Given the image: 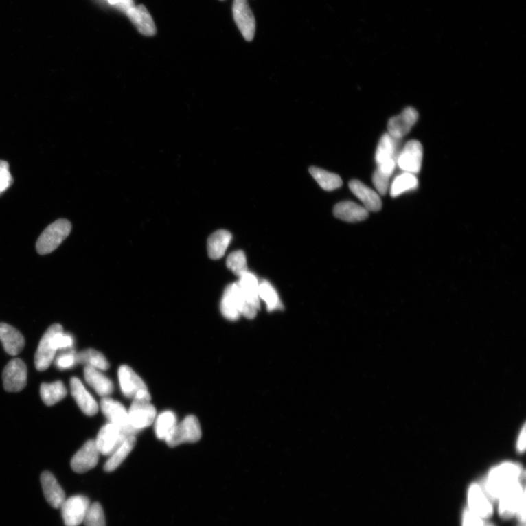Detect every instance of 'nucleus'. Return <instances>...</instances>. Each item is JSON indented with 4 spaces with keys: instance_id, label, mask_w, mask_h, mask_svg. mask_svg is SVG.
<instances>
[{
    "instance_id": "f257e3e1",
    "label": "nucleus",
    "mask_w": 526,
    "mask_h": 526,
    "mask_svg": "<svg viewBox=\"0 0 526 526\" xmlns=\"http://www.w3.org/2000/svg\"><path fill=\"white\" fill-rule=\"evenodd\" d=\"M524 479L520 466L505 463L490 472L483 489L490 500H499L505 491Z\"/></svg>"
},
{
    "instance_id": "f03ea898",
    "label": "nucleus",
    "mask_w": 526,
    "mask_h": 526,
    "mask_svg": "<svg viewBox=\"0 0 526 526\" xmlns=\"http://www.w3.org/2000/svg\"><path fill=\"white\" fill-rule=\"evenodd\" d=\"M71 230V223L67 220H58L51 224L45 228L38 240V253L42 255L52 253L69 236Z\"/></svg>"
},
{
    "instance_id": "7ed1b4c3",
    "label": "nucleus",
    "mask_w": 526,
    "mask_h": 526,
    "mask_svg": "<svg viewBox=\"0 0 526 526\" xmlns=\"http://www.w3.org/2000/svg\"><path fill=\"white\" fill-rule=\"evenodd\" d=\"M122 394L133 401L151 402V395L146 385L128 365H123L118 371Z\"/></svg>"
},
{
    "instance_id": "20e7f679",
    "label": "nucleus",
    "mask_w": 526,
    "mask_h": 526,
    "mask_svg": "<svg viewBox=\"0 0 526 526\" xmlns=\"http://www.w3.org/2000/svg\"><path fill=\"white\" fill-rule=\"evenodd\" d=\"M400 141L401 140L396 139L391 135L385 133L377 146L375 155L376 170L388 176H392L397 165Z\"/></svg>"
},
{
    "instance_id": "39448f33",
    "label": "nucleus",
    "mask_w": 526,
    "mask_h": 526,
    "mask_svg": "<svg viewBox=\"0 0 526 526\" xmlns=\"http://www.w3.org/2000/svg\"><path fill=\"white\" fill-rule=\"evenodd\" d=\"M202 437V431L198 419L189 415L177 425L165 440L170 448H175L184 443L198 442Z\"/></svg>"
},
{
    "instance_id": "423d86ee",
    "label": "nucleus",
    "mask_w": 526,
    "mask_h": 526,
    "mask_svg": "<svg viewBox=\"0 0 526 526\" xmlns=\"http://www.w3.org/2000/svg\"><path fill=\"white\" fill-rule=\"evenodd\" d=\"M62 330L63 328L61 325L54 324L45 331L35 356V365L38 371L47 370L54 361L57 352L55 337Z\"/></svg>"
},
{
    "instance_id": "0eeeda50",
    "label": "nucleus",
    "mask_w": 526,
    "mask_h": 526,
    "mask_svg": "<svg viewBox=\"0 0 526 526\" xmlns=\"http://www.w3.org/2000/svg\"><path fill=\"white\" fill-rule=\"evenodd\" d=\"M102 413L111 424L121 428L128 436H135L136 433L130 426L128 411L119 402L109 397H104L100 402Z\"/></svg>"
},
{
    "instance_id": "6e6552de",
    "label": "nucleus",
    "mask_w": 526,
    "mask_h": 526,
    "mask_svg": "<svg viewBox=\"0 0 526 526\" xmlns=\"http://www.w3.org/2000/svg\"><path fill=\"white\" fill-rule=\"evenodd\" d=\"M90 505L89 499L84 496L66 499L60 507L66 526H79L83 523Z\"/></svg>"
},
{
    "instance_id": "1a4fd4ad",
    "label": "nucleus",
    "mask_w": 526,
    "mask_h": 526,
    "mask_svg": "<svg viewBox=\"0 0 526 526\" xmlns=\"http://www.w3.org/2000/svg\"><path fill=\"white\" fill-rule=\"evenodd\" d=\"M499 512L503 519L516 516L520 507L525 502V489L521 481L514 484L499 499Z\"/></svg>"
},
{
    "instance_id": "9d476101",
    "label": "nucleus",
    "mask_w": 526,
    "mask_h": 526,
    "mask_svg": "<svg viewBox=\"0 0 526 526\" xmlns=\"http://www.w3.org/2000/svg\"><path fill=\"white\" fill-rule=\"evenodd\" d=\"M3 380L6 391H21L27 382V368L25 363L19 358L10 361L3 371Z\"/></svg>"
},
{
    "instance_id": "9b49d317",
    "label": "nucleus",
    "mask_w": 526,
    "mask_h": 526,
    "mask_svg": "<svg viewBox=\"0 0 526 526\" xmlns=\"http://www.w3.org/2000/svg\"><path fill=\"white\" fill-rule=\"evenodd\" d=\"M128 416L130 427L138 433L153 424L157 410L151 402L133 401L128 410Z\"/></svg>"
},
{
    "instance_id": "f8f14e48",
    "label": "nucleus",
    "mask_w": 526,
    "mask_h": 526,
    "mask_svg": "<svg viewBox=\"0 0 526 526\" xmlns=\"http://www.w3.org/2000/svg\"><path fill=\"white\" fill-rule=\"evenodd\" d=\"M423 148L416 140L409 141L397 157V165L404 172L416 175L420 171Z\"/></svg>"
},
{
    "instance_id": "ddd939ff",
    "label": "nucleus",
    "mask_w": 526,
    "mask_h": 526,
    "mask_svg": "<svg viewBox=\"0 0 526 526\" xmlns=\"http://www.w3.org/2000/svg\"><path fill=\"white\" fill-rule=\"evenodd\" d=\"M128 437L121 428L108 422L100 430L95 441L100 454L110 456Z\"/></svg>"
},
{
    "instance_id": "4468645a",
    "label": "nucleus",
    "mask_w": 526,
    "mask_h": 526,
    "mask_svg": "<svg viewBox=\"0 0 526 526\" xmlns=\"http://www.w3.org/2000/svg\"><path fill=\"white\" fill-rule=\"evenodd\" d=\"M234 20L244 39L253 41L255 37L256 22L247 0H234L233 6Z\"/></svg>"
},
{
    "instance_id": "2eb2a0df",
    "label": "nucleus",
    "mask_w": 526,
    "mask_h": 526,
    "mask_svg": "<svg viewBox=\"0 0 526 526\" xmlns=\"http://www.w3.org/2000/svg\"><path fill=\"white\" fill-rule=\"evenodd\" d=\"M244 298L237 283L228 285L220 304L222 315L231 321H236L241 316Z\"/></svg>"
},
{
    "instance_id": "dca6fc26",
    "label": "nucleus",
    "mask_w": 526,
    "mask_h": 526,
    "mask_svg": "<svg viewBox=\"0 0 526 526\" xmlns=\"http://www.w3.org/2000/svg\"><path fill=\"white\" fill-rule=\"evenodd\" d=\"M99 456L100 453L95 441L89 440L73 457L72 470L78 474H83L93 470L98 463Z\"/></svg>"
},
{
    "instance_id": "f3484780",
    "label": "nucleus",
    "mask_w": 526,
    "mask_h": 526,
    "mask_svg": "<svg viewBox=\"0 0 526 526\" xmlns=\"http://www.w3.org/2000/svg\"><path fill=\"white\" fill-rule=\"evenodd\" d=\"M418 117L419 114L415 108H406L401 114L389 120L387 133L396 139L402 140L414 127Z\"/></svg>"
},
{
    "instance_id": "a211bd4d",
    "label": "nucleus",
    "mask_w": 526,
    "mask_h": 526,
    "mask_svg": "<svg viewBox=\"0 0 526 526\" xmlns=\"http://www.w3.org/2000/svg\"><path fill=\"white\" fill-rule=\"evenodd\" d=\"M477 516L488 519L493 516L494 508L483 488L473 484L468 491V508Z\"/></svg>"
},
{
    "instance_id": "6ab92c4d",
    "label": "nucleus",
    "mask_w": 526,
    "mask_h": 526,
    "mask_svg": "<svg viewBox=\"0 0 526 526\" xmlns=\"http://www.w3.org/2000/svg\"><path fill=\"white\" fill-rule=\"evenodd\" d=\"M71 390L76 404L86 415L94 416L98 413L99 405L96 400L77 377H72L71 380Z\"/></svg>"
},
{
    "instance_id": "aec40b11",
    "label": "nucleus",
    "mask_w": 526,
    "mask_h": 526,
    "mask_svg": "<svg viewBox=\"0 0 526 526\" xmlns=\"http://www.w3.org/2000/svg\"><path fill=\"white\" fill-rule=\"evenodd\" d=\"M41 482L44 496L49 504L55 509L60 508L66 496L55 477L49 472H44L41 474Z\"/></svg>"
},
{
    "instance_id": "412c9836",
    "label": "nucleus",
    "mask_w": 526,
    "mask_h": 526,
    "mask_svg": "<svg viewBox=\"0 0 526 526\" xmlns=\"http://www.w3.org/2000/svg\"><path fill=\"white\" fill-rule=\"evenodd\" d=\"M349 187L352 193L363 203L368 211H378L382 209L379 194L358 180H352Z\"/></svg>"
},
{
    "instance_id": "4be33fe9",
    "label": "nucleus",
    "mask_w": 526,
    "mask_h": 526,
    "mask_svg": "<svg viewBox=\"0 0 526 526\" xmlns=\"http://www.w3.org/2000/svg\"><path fill=\"white\" fill-rule=\"evenodd\" d=\"M0 341L5 352L10 356H16L24 349V336L15 328L5 323H0Z\"/></svg>"
},
{
    "instance_id": "5701e85b",
    "label": "nucleus",
    "mask_w": 526,
    "mask_h": 526,
    "mask_svg": "<svg viewBox=\"0 0 526 526\" xmlns=\"http://www.w3.org/2000/svg\"><path fill=\"white\" fill-rule=\"evenodd\" d=\"M134 26L142 35L153 36L157 29L152 17L144 5L134 6L127 14Z\"/></svg>"
},
{
    "instance_id": "b1692460",
    "label": "nucleus",
    "mask_w": 526,
    "mask_h": 526,
    "mask_svg": "<svg viewBox=\"0 0 526 526\" xmlns=\"http://www.w3.org/2000/svg\"><path fill=\"white\" fill-rule=\"evenodd\" d=\"M334 213L337 218L348 222H361L369 217V211L367 209L352 201H344L336 204Z\"/></svg>"
},
{
    "instance_id": "393cba45",
    "label": "nucleus",
    "mask_w": 526,
    "mask_h": 526,
    "mask_svg": "<svg viewBox=\"0 0 526 526\" xmlns=\"http://www.w3.org/2000/svg\"><path fill=\"white\" fill-rule=\"evenodd\" d=\"M84 373L87 383L93 387L99 396L102 398L108 397L113 393L114 390L113 382L101 371L85 367Z\"/></svg>"
},
{
    "instance_id": "a878e982",
    "label": "nucleus",
    "mask_w": 526,
    "mask_h": 526,
    "mask_svg": "<svg viewBox=\"0 0 526 526\" xmlns=\"http://www.w3.org/2000/svg\"><path fill=\"white\" fill-rule=\"evenodd\" d=\"M244 300L260 310L259 282L253 273L246 272L237 283Z\"/></svg>"
},
{
    "instance_id": "bb28decb",
    "label": "nucleus",
    "mask_w": 526,
    "mask_h": 526,
    "mask_svg": "<svg viewBox=\"0 0 526 526\" xmlns=\"http://www.w3.org/2000/svg\"><path fill=\"white\" fill-rule=\"evenodd\" d=\"M232 235L230 232L220 230L214 232L208 240V254L210 258L218 260L222 258L230 245Z\"/></svg>"
},
{
    "instance_id": "cd10ccee",
    "label": "nucleus",
    "mask_w": 526,
    "mask_h": 526,
    "mask_svg": "<svg viewBox=\"0 0 526 526\" xmlns=\"http://www.w3.org/2000/svg\"><path fill=\"white\" fill-rule=\"evenodd\" d=\"M135 436H130L126 438L119 447L110 455L109 459L104 465V470L107 472L116 470L122 462L127 459V457L135 448Z\"/></svg>"
},
{
    "instance_id": "c85d7f7f",
    "label": "nucleus",
    "mask_w": 526,
    "mask_h": 526,
    "mask_svg": "<svg viewBox=\"0 0 526 526\" xmlns=\"http://www.w3.org/2000/svg\"><path fill=\"white\" fill-rule=\"evenodd\" d=\"M67 394L65 385L62 381L53 383H43L41 386V396L43 403L49 407L55 405L63 400Z\"/></svg>"
},
{
    "instance_id": "c756f323",
    "label": "nucleus",
    "mask_w": 526,
    "mask_h": 526,
    "mask_svg": "<svg viewBox=\"0 0 526 526\" xmlns=\"http://www.w3.org/2000/svg\"><path fill=\"white\" fill-rule=\"evenodd\" d=\"M76 362L99 371H106L110 367L109 362L104 354L93 349L76 353Z\"/></svg>"
},
{
    "instance_id": "7c9ffc66",
    "label": "nucleus",
    "mask_w": 526,
    "mask_h": 526,
    "mask_svg": "<svg viewBox=\"0 0 526 526\" xmlns=\"http://www.w3.org/2000/svg\"><path fill=\"white\" fill-rule=\"evenodd\" d=\"M155 432L158 439L165 440L177 425V418L172 411H165L155 420Z\"/></svg>"
},
{
    "instance_id": "2f4dec72",
    "label": "nucleus",
    "mask_w": 526,
    "mask_h": 526,
    "mask_svg": "<svg viewBox=\"0 0 526 526\" xmlns=\"http://www.w3.org/2000/svg\"><path fill=\"white\" fill-rule=\"evenodd\" d=\"M418 185L419 181L416 175L404 172L394 179L389 190L391 197L397 198L405 192L415 190Z\"/></svg>"
},
{
    "instance_id": "473e14b6",
    "label": "nucleus",
    "mask_w": 526,
    "mask_h": 526,
    "mask_svg": "<svg viewBox=\"0 0 526 526\" xmlns=\"http://www.w3.org/2000/svg\"><path fill=\"white\" fill-rule=\"evenodd\" d=\"M310 172L319 185L326 191H333L342 186V179L337 174L317 167H311Z\"/></svg>"
},
{
    "instance_id": "72a5a7b5",
    "label": "nucleus",
    "mask_w": 526,
    "mask_h": 526,
    "mask_svg": "<svg viewBox=\"0 0 526 526\" xmlns=\"http://www.w3.org/2000/svg\"><path fill=\"white\" fill-rule=\"evenodd\" d=\"M259 297L260 299H261L266 304L268 312L282 310L283 305L279 295L275 288L268 281L264 280L259 283Z\"/></svg>"
},
{
    "instance_id": "f704fd0d",
    "label": "nucleus",
    "mask_w": 526,
    "mask_h": 526,
    "mask_svg": "<svg viewBox=\"0 0 526 526\" xmlns=\"http://www.w3.org/2000/svg\"><path fill=\"white\" fill-rule=\"evenodd\" d=\"M227 266L239 277L247 272V262L244 251H236L229 255L227 260Z\"/></svg>"
},
{
    "instance_id": "c9c22d12",
    "label": "nucleus",
    "mask_w": 526,
    "mask_h": 526,
    "mask_svg": "<svg viewBox=\"0 0 526 526\" xmlns=\"http://www.w3.org/2000/svg\"><path fill=\"white\" fill-rule=\"evenodd\" d=\"M85 526H106L104 510L98 502L91 504L84 523Z\"/></svg>"
},
{
    "instance_id": "e433bc0d",
    "label": "nucleus",
    "mask_w": 526,
    "mask_h": 526,
    "mask_svg": "<svg viewBox=\"0 0 526 526\" xmlns=\"http://www.w3.org/2000/svg\"><path fill=\"white\" fill-rule=\"evenodd\" d=\"M54 360L57 369L60 370L71 369L77 364L76 352L73 350L63 351Z\"/></svg>"
},
{
    "instance_id": "4c0bfd02",
    "label": "nucleus",
    "mask_w": 526,
    "mask_h": 526,
    "mask_svg": "<svg viewBox=\"0 0 526 526\" xmlns=\"http://www.w3.org/2000/svg\"><path fill=\"white\" fill-rule=\"evenodd\" d=\"M391 176H388L379 171L376 170L373 175V184L377 190V193L385 196L387 194L389 188H390V180Z\"/></svg>"
},
{
    "instance_id": "58836bf2",
    "label": "nucleus",
    "mask_w": 526,
    "mask_h": 526,
    "mask_svg": "<svg viewBox=\"0 0 526 526\" xmlns=\"http://www.w3.org/2000/svg\"><path fill=\"white\" fill-rule=\"evenodd\" d=\"M13 184V178L9 170V165L0 160V196Z\"/></svg>"
},
{
    "instance_id": "ea45409f",
    "label": "nucleus",
    "mask_w": 526,
    "mask_h": 526,
    "mask_svg": "<svg viewBox=\"0 0 526 526\" xmlns=\"http://www.w3.org/2000/svg\"><path fill=\"white\" fill-rule=\"evenodd\" d=\"M55 345L57 351H66L73 350L74 339L71 334H65L64 330L60 331L55 337Z\"/></svg>"
},
{
    "instance_id": "a19ab883",
    "label": "nucleus",
    "mask_w": 526,
    "mask_h": 526,
    "mask_svg": "<svg viewBox=\"0 0 526 526\" xmlns=\"http://www.w3.org/2000/svg\"><path fill=\"white\" fill-rule=\"evenodd\" d=\"M485 519L477 516L468 509L465 510L463 514V526H485Z\"/></svg>"
},
{
    "instance_id": "79ce46f5",
    "label": "nucleus",
    "mask_w": 526,
    "mask_h": 526,
    "mask_svg": "<svg viewBox=\"0 0 526 526\" xmlns=\"http://www.w3.org/2000/svg\"><path fill=\"white\" fill-rule=\"evenodd\" d=\"M133 0H121L120 3L116 7L127 14L128 11L134 7Z\"/></svg>"
},
{
    "instance_id": "37998d69",
    "label": "nucleus",
    "mask_w": 526,
    "mask_h": 526,
    "mask_svg": "<svg viewBox=\"0 0 526 526\" xmlns=\"http://www.w3.org/2000/svg\"><path fill=\"white\" fill-rule=\"evenodd\" d=\"M518 450L520 452H523L525 449V427L524 426L520 433V436L517 443Z\"/></svg>"
},
{
    "instance_id": "c03bdc74",
    "label": "nucleus",
    "mask_w": 526,
    "mask_h": 526,
    "mask_svg": "<svg viewBox=\"0 0 526 526\" xmlns=\"http://www.w3.org/2000/svg\"><path fill=\"white\" fill-rule=\"evenodd\" d=\"M485 526H496V525L494 523L487 521Z\"/></svg>"
},
{
    "instance_id": "a18cd8bd",
    "label": "nucleus",
    "mask_w": 526,
    "mask_h": 526,
    "mask_svg": "<svg viewBox=\"0 0 526 526\" xmlns=\"http://www.w3.org/2000/svg\"><path fill=\"white\" fill-rule=\"evenodd\" d=\"M518 526H525V523L520 522L519 525Z\"/></svg>"
},
{
    "instance_id": "49530a36",
    "label": "nucleus",
    "mask_w": 526,
    "mask_h": 526,
    "mask_svg": "<svg viewBox=\"0 0 526 526\" xmlns=\"http://www.w3.org/2000/svg\"><path fill=\"white\" fill-rule=\"evenodd\" d=\"M221 1H223V0H221Z\"/></svg>"
}]
</instances>
